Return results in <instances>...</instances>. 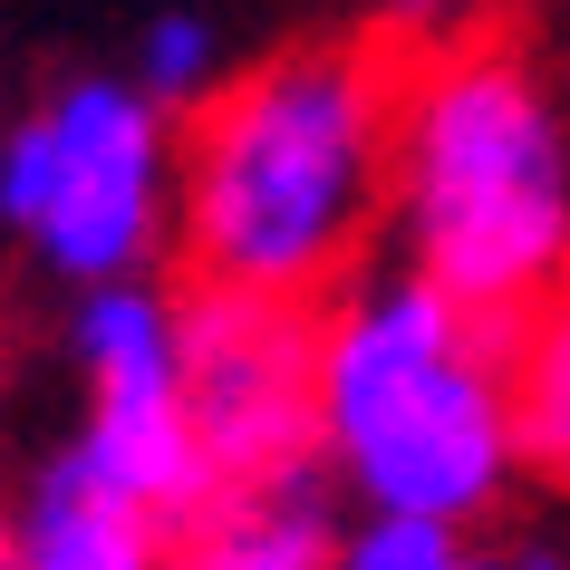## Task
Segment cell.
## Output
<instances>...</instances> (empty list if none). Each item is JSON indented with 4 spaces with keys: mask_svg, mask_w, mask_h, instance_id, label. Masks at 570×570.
Listing matches in <instances>:
<instances>
[{
    "mask_svg": "<svg viewBox=\"0 0 570 570\" xmlns=\"http://www.w3.org/2000/svg\"><path fill=\"white\" fill-rule=\"evenodd\" d=\"M320 464L348 512H435L483 541L522 493L512 320L377 252L320 301Z\"/></svg>",
    "mask_w": 570,
    "mask_h": 570,
    "instance_id": "cell-3",
    "label": "cell"
},
{
    "mask_svg": "<svg viewBox=\"0 0 570 570\" xmlns=\"http://www.w3.org/2000/svg\"><path fill=\"white\" fill-rule=\"evenodd\" d=\"M551 68H561V97H570V20L551 30Z\"/></svg>",
    "mask_w": 570,
    "mask_h": 570,
    "instance_id": "cell-13",
    "label": "cell"
},
{
    "mask_svg": "<svg viewBox=\"0 0 570 570\" xmlns=\"http://www.w3.org/2000/svg\"><path fill=\"white\" fill-rule=\"evenodd\" d=\"M0 233L39 281L97 291L175 262V107L136 78H59L0 117Z\"/></svg>",
    "mask_w": 570,
    "mask_h": 570,
    "instance_id": "cell-4",
    "label": "cell"
},
{
    "mask_svg": "<svg viewBox=\"0 0 570 570\" xmlns=\"http://www.w3.org/2000/svg\"><path fill=\"white\" fill-rule=\"evenodd\" d=\"M175 330L204 493L320 464V309L223 291V281H175Z\"/></svg>",
    "mask_w": 570,
    "mask_h": 570,
    "instance_id": "cell-5",
    "label": "cell"
},
{
    "mask_svg": "<svg viewBox=\"0 0 570 570\" xmlns=\"http://www.w3.org/2000/svg\"><path fill=\"white\" fill-rule=\"evenodd\" d=\"M0 570H20V561H10V493H0Z\"/></svg>",
    "mask_w": 570,
    "mask_h": 570,
    "instance_id": "cell-14",
    "label": "cell"
},
{
    "mask_svg": "<svg viewBox=\"0 0 570 570\" xmlns=\"http://www.w3.org/2000/svg\"><path fill=\"white\" fill-rule=\"evenodd\" d=\"M10 561L20 570H155L175 561V522L155 503H136L126 483H107L59 435L10 483Z\"/></svg>",
    "mask_w": 570,
    "mask_h": 570,
    "instance_id": "cell-7",
    "label": "cell"
},
{
    "mask_svg": "<svg viewBox=\"0 0 570 570\" xmlns=\"http://www.w3.org/2000/svg\"><path fill=\"white\" fill-rule=\"evenodd\" d=\"M512 435H522V493L570 512V271L512 320Z\"/></svg>",
    "mask_w": 570,
    "mask_h": 570,
    "instance_id": "cell-9",
    "label": "cell"
},
{
    "mask_svg": "<svg viewBox=\"0 0 570 570\" xmlns=\"http://www.w3.org/2000/svg\"><path fill=\"white\" fill-rule=\"evenodd\" d=\"M223 30H213L204 10H155L146 30H136V68H126V78H136V88L155 97V107H194V97H213V78H223Z\"/></svg>",
    "mask_w": 570,
    "mask_h": 570,
    "instance_id": "cell-10",
    "label": "cell"
},
{
    "mask_svg": "<svg viewBox=\"0 0 570 570\" xmlns=\"http://www.w3.org/2000/svg\"><path fill=\"white\" fill-rule=\"evenodd\" d=\"M406 39L320 30L175 117V281L330 301L387 252V136Z\"/></svg>",
    "mask_w": 570,
    "mask_h": 570,
    "instance_id": "cell-1",
    "label": "cell"
},
{
    "mask_svg": "<svg viewBox=\"0 0 570 570\" xmlns=\"http://www.w3.org/2000/svg\"><path fill=\"white\" fill-rule=\"evenodd\" d=\"M68 367H78V425L68 445L88 454L107 483H126L136 503L165 522H194L204 503V445L184 416V330H175V281H97L68 301Z\"/></svg>",
    "mask_w": 570,
    "mask_h": 570,
    "instance_id": "cell-6",
    "label": "cell"
},
{
    "mask_svg": "<svg viewBox=\"0 0 570 570\" xmlns=\"http://www.w3.org/2000/svg\"><path fill=\"white\" fill-rule=\"evenodd\" d=\"M474 532H454L435 512H348L338 522V570H464Z\"/></svg>",
    "mask_w": 570,
    "mask_h": 570,
    "instance_id": "cell-11",
    "label": "cell"
},
{
    "mask_svg": "<svg viewBox=\"0 0 570 570\" xmlns=\"http://www.w3.org/2000/svg\"><path fill=\"white\" fill-rule=\"evenodd\" d=\"M338 522H348V503H338L330 464H291V474L204 493L175 541V561H194V570H330Z\"/></svg>",
    "mask_w": 570,
    "mask_h": 570,
    "instance_id": "cell-8",
    "label": "cell"
},
{
    "mask_svg": "<svg viewBox=\"0 0 570 570\" xmlns=\"http://www.w3.org/2000/svg\"><path fill=\"white\" fill-rule=\"evenodd\" d=\"M503 0H377V30L387 39H445V30H474V20H493Z\"/></svg>",
    "mask_w": 570,
    "mask_h": 570,
    "instance_id": "cell-12",
    "label": "cell"
},
{
    "mask_svg": "<svg viewBox=\"0 0 570 570\" xmlns=\"http://www.w3.org/2000/svg\"><path fill=\"white\" fill-rule=\"evenodd\" d=\"M387 262L522 320L570 271V97L522 20L416 39L387 136Z\"/></svg>",
    "mask_w": 570,
    "mask_h": 570,
    "instance_id": "cell-2",
    "label": "cell"
}]
</instances>
